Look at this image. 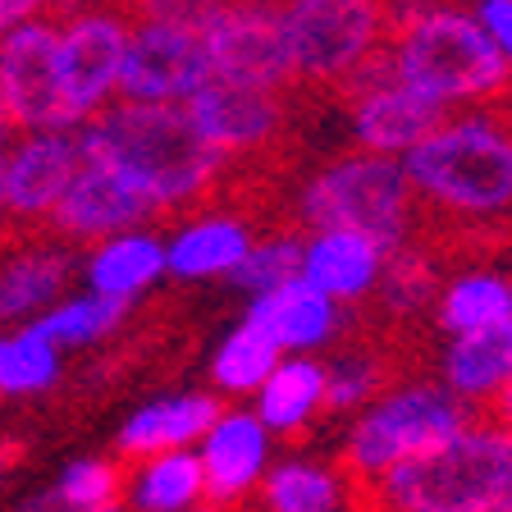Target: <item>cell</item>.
Instances as JSON below:
<instances>
[{
  "label": "cell",
  "mask_w": 512,
  "mask_h": 512,
  "mask_svg": "<svg viewBox=\"0 0 512 512\" xmlns=\"http://www.w3.org/2000/svg\"><path fill=\"white\" fill-rule=\"evenodd\" d=\"M78 147L87 165L119 174L133 192H142L151 211H179L206 197L229 160L211 151L183 106H138L115 101L78 128Z\"/></svg>",
  "instance_id": "obj_1"
},
{
  "label": "cell",
  "mask_w": 512,
  "mask_h": 512,
  "mask_svg": "<svg viewBox=\"0 0 512 512\" xmlns=\"http://www.w3.org/2000/svg\"><path fill=\"white\" fill-rule=\"evenodd\" d=\"M352 512H512V435L471 421L444 444L348 490Z\"/></svg>",
  "instance_id": "obj_2"
},
{
  "label": "cell",
  "mask_w": 512,
  "mask_h": 512,
  "mask_svg": "<svg viewBox=\"0 0 512 512\" xmlns=\"http://www.w3.org/2000/svg\"><path fill=\"white\" fill-rule=\"evenodd\" d=\"M384 55L394 83L439 110L490 101L512 87L503 55L480 32L471 10L458 5H389Z\"/></svg>",
  "instance_id": "obj_3"
},
{
  "label": "cell",
  "mask_w": 512,
  "mask_h": 512,
  "mask_svg": "<svg viewBox=\"0 0 512 512\" xmlns=\"http://www.w3.org/2000/svg\"><path fill=\"white\" fill-rule=\"evenodd\" d=\"M416 206L444 220H503L512 215V124L499 110L448 115L426 142L403 156Z\"/></svg>",
  "instance_id": "obj_4"
},
{
  "label": "cell",
  "mask_w": 512,
  "mask_h": 512,
  "mask_svg": "<svg viewBox=\"0 0 512 512\" xmlns=\"http://www.w3.org/2000/svg\"><path fill=\"white\" fill-rule=\"evenodd\" d=\"M416 197L403 174V160L348 151L330 160L298 197V220L311 234H357L371 238L384 256L412 247Z\"/></svg>",
  "instance_id": "obj_5"
},
{
  "label": "cell",
  "mask_w": 512,
  "mask_h": 512,
  "mask_svg": "<svg viewBox=\"0 0 512 512\" xmlns=\"http://www.w3.org/2000/svg\"><path fill=\"white\" fill-rule=\"evenodd\" d=\"M462 426H471V416L444 384H398L352 421L339 471L348 490H362L384 471H394L398 462L444 444Z\"/></svg>",
  "instance_id": "obj_6"
},
{
  "label": "cell",
  "mask_w": 512,
  "mask_h": 512,
  "mask_svg": "<svg viewBox=\"0 0 512 512\" xmlns=\"http://www.w3.org/2000/svg\"><path fill=\"white\" fill-rule=\"evenodd\" d=\"M211 83L197 5H142L128 10V51L119 101L138 106H188Z\"/></svg>",
  "instance_id": "obj_7"
},
{
  "label": "cell",
  "mask_w": 512,
  "mask_h": 512,
  "mask_svg": "<svg viewBox=\"0 0 512 512\" xmlns=\"http://www.w3.org/2000/svg\"><path fill=\"white\" fill-rule=\"evenodd\" d=\"M298 83L343 87L389 37V5L371 0H298L284 5Z\"/></svg>",
  "instance_id": "obj_8"
},
{
  "label": "cell",
  "mask_w": 512,
  "mask_h": 512,
  "mask_svg": "<svg viewBox=\"0 0 512 512\" xmlns=\"http://www.w3.org/2000/svg\"><path fill=\"white\" fill-rule=\"evenodd\" d=\"M124 51L128 10H55V87L74 128L119 101Z\"/></svg>",
  "instance_id": "obj_9"
},
{
  "label": "cell",
  "mask_w": 512,
  "mask_h": 512,
  "mask_svg": "<svg viewBox=\"0 0 512 512\" xmlns=\"http://www.w3.org/2000/svg\"><path fill=\"white\" fill-rule=\"evenodd\" d=\"M197 32H202L215 83L275 96L298 83L284 5H197Z\"/></svg>",
  "instance_id": "obj_10"
},
{
  "label": "cell",
  "mask_w": 512,
  "mask_h": 512,
  "mask_svg": "<svg viewBox=\"0 0 512 512\" xmlns=\"http://www.w3.org/2000/svg\"><path fill=\"white\" fill-rule=\"evenodd\" d=\"M0 128L14 138L74 128L55 87V10L0 37Z\"/></svg>",
  "instance_id": "obj_11"
},
{
  "label": "cell",
  "mask_w": 512,
  "mask_h": 512,
  "mask_svg": "<svg viewBox=\"0 0 512 512\" xmlns=\"http://www.w3.org/2000/svg\"><path fill=\"white\" fill-rule=\"evenodd\" d=\"M343 96L352 106V138L362 142V151H371V156L403 160L416 142H426L448 119V110L430 106V101H421V96H412L407 87L394 83L384 46L343 83Z\"/></svg>",
  "instance_id": "obj_12"
},
{
  "label": "cell",
  "mask_w": 512,
  "mask_h": 512,
  "mask_svg": "<svg viewBox=\"0 0 512 512\" xmlns=\"http://www.w3.org/2000/svg\"><path fill=\"white\" fill-rule=\"evenodd\" d=\"M83 170V147H78V128H51V133H23L5 151V220L46 224L64 192Z\"/></svg>",
  "instance_id": "obj_13"
},
{
  "label": "cell",
  "mask_w": 512,
  "mask_h": 512,
  "mask_svg": "<svg viewBox=\"0 0 512 512\" xmlns=\"http://www.w3.org/2000/svg\"><path fill=\"white\" fill-rule=\"evenodd\" d=\"M151 202L142 192H133L119 174L87 165L74 174L64 202L55 206V215L46 220V229L55 234V243H106L115 234H133L151 220Z\"/></svg>",
  "instance_id": "obj_14"
},
{
  "label": "cell",
  "mask_w": 512,
  "mask_h": 512,
  "mask_svg": "<svg viewBox=\"0 0 512 512\" xmlns=\"http://www.w3.org/2000/svg\"><path fill=\"white\" fill-rule=\"evenodd\" d=\"M183 110H188L197 138L211 151H220L224 160L261 151L284 128V101L275 92H252V87L215 83V78Z\"/></svg>",
  "instance_id": "obj_15"
},
{
  "label": "cell",
  "mask_w": 512,
  "mask_h": 512,
  "mask_svg": "<svg viewBox=\"0 0 512 512\" xmlns=\"http://www.w3.org/2000/svg\"><path fill=\"white\" fill-rule=\"evenodd\" d=\"M206 476V499L211 503H238L252 485L266 480V458H270V435L256 421V412H220L206 439L197 444Z\"/></svg>",
  "instance_id": "obj_16"
},
{
  "label": "cell",
  "mask_w": 512,
  "mask_h": 512,
  "mask_svg": "<svg viewBox=\"0 0 512 512\" xmlns=\"http://www.w3.org/2000/svg\"><path fill=\"white\" fill-rule=\"evenodd\" d=\"M74 275V256L64 252L55 238L19 247L14 256L0 261V325H32L37 316L64 298V284Z\"/></svg>",
  "instance_id": "obj_17"
},
{
  "label": "cell",
  "mask_w": 512,
  "mask_h": 512,
  "mask_svg": "<svg viewBox=\"0 0 512 512\" xmlns=\"http://www.w3.org/2000/svg\"><path fill=\"white\" fill-rule=\"evenodd\" d=\"M224 407L211 394H170L156 403L138 407L119 430V453L128 458H160V453H179V448L202 444L206 430L220 421Z\"/></svg>",
  "instance_id": "obj_18"
},
{
  "label": "cell",
  "mask_w": 512,
  "mask_h": 512,
  "mask_svg": "<svg viewBox=\"0 0 512 512\" xmlns=\"http://www.w3.org/2000/svg\"><path fill=\"white\" fill-rule=\"evenodd\" d=\"M384 261L389 256L371 243V238L357 234H311L302 243V275L298 284H307L311 293L339 302H357L366 298L384 275Z\"/></svg>",
  "instance_id": "obj_19"
},
{
  "label": "cell",
  "mask_w": 512,
  "mask_h": 512,
  "mask_svg": "<svg viewBox=\"0 0 512 512\" xmlns=\"http://www.w3.org/2000/svg\"><path fill=\"white\" fill-rule=\"evenodd\" d=\"M256 238L247 234V224L234 215H202V220L183 224L174 238H165V275L183 279V284H202V279H220L243 266V256L252 252Z\"/></svg>",
  "instance_id": "obj_20"
},
{
  "label": "cell",
  "mask_w": 512,
  "mask_h": 512,
  "mask_svg": "<svg viewBox=\"0 0 512 512\" xmlns=\"http://www.w3.org/2000/svg\"><path fill=\"white\" fill-rule=\"evenodd\" d=\"M243 320L256 325L279 352H307V348H320V343L334 339V330H339V307L293 279V284L275 288V293L252 298Z\"/></svg>",
  "instance_id": "obj_21"
},
{
  "label": "cell",
  "mask_w": 512,
  "mask_h": 512,
  "mask_svg": "<svg viewBox=\"0 0 512 512\" xmlns=\"http://www.w3.org/2000/svg\"><path fill=\"white\" fill-rule=\"evenodd\" d=\"M165 275V238H156L151 229H133V234H115L106 243H96L83 261L87 293L110 302L142 298L156 279Z\"/></svg>",
  "instance_id": "obj_22"
},
{
  "label": "cell",
  "mask_w": 512,
  "mask_h": 512,
  "mask_svg": "<svg viewBox=\"0 0 512 512\" xmlns=\"http://www.w3.org/2000/svg\"><path fill=\"white\" fill-rule=\"evenodd\" d=\"M512 380V320L494 330L453 339L444 352V384L458 403H490Z\"/></svg>",
  "instance_id": "obj_23"
},
{
  "label": "cell",
  "mask_w": 512,
  "mask_h": 512,
  "mask_svg": "<svg viewBox=\"0 0 512 512\" xmlns=\"http://www.w3.org/2000/svg\"><path fill=\"white\" fill-rule=\"evenodd\" d=\"M206 503V476L197 448L160 453V458L138 462L128 480V508L133 512H202Z\"/></svg>",
  "instance_id": "obj_24"
},
{
  "label": "cell",
  "mask_w": 512,
  "mask_h": 512,
  "mask_svg": "<svg viewBox=\"0 0 512 512\" xmlns=\"http://www.w3.org/2000/svg\"><path fill=\"white\" fill-rule=\"evenodd\" d=\"M325 407V366L311 357H288L275 366L261 394H256V421L266 426V435H298L311 416Z\"/></svg>",
  "instance_id": "obj_25"
},
{
  "label": "cell",
  "mask_w": 512,
  "mask_h": 512,
  "mask_svg": "<svg viewBox=\"0 0 512 512\" xmlns=\"http://www.w3.org/2000/svg\"><path fill=\"white\" fill-rule=\"evenodd\" d=\"M435 320L439 330L453 334V339H467V334L494 330V325H508L512 320V284L503 275H462L435 298Z\"/></svg>",
  "instance_id": "obj_26"
},
{
  "label": "cell",
  "mask_w": 512,
  "mask_h": 512,
  "mask_svg": "<svg viewBox=\"0 0 512 512\" xmlns=\"http://www.w3.org/2000/svg\"><path fill=\"white\" fill-rule=\"evenodd\" d=\"M266 512H343L348 508V480L320 462H279L261 480Z\"/></svg>",
  "instance_id": "obj_27"
},
{
  "label": "cell",
  "mask_w": 512,
  "mask_h": 512,
  "mask_svg": "<svg viewBox=\"0 0 512 512\" xmlns=\"http://www.w3.org/2000/svg\"><path fill=\"white\" fill-rule=\"evenodd\" d=\"M124 316H128V302H110V298H96V293H74V298H60L46 316L32 320V330L42 334L55 352H64V348H87V343L115 334Z\"/></svg>",
  "instance_id": "obj_28"
},
{
  "label": "cell",
  "mask_w": 512,
  "mask_h": 512,
  "mask_svg": "<svg viewBox=\"0 0 512 512\" xmlns=\"http://www.w3.org/2000/svg\"><path fill=\"white\" fill-rule=\"evenodd\" d=\"M284 362V352L256 330V325H238L224 334V343L215 348L211 362V380L220 384L224 394H261V384L275 375V366Z\"/></svg>",
  "instance_id": "obj_29"
},
{
  "label": "cell",
  "mask_w": 512,
  "mask_h": 512,
  "mask_svg": "<svg viewBox=\"0 0 512 512\" xmlns=\"http://www.w3.org/2000/svg\"><path fill=\"white\" fill-rule=\"evenodd\" d=\"M55 380H60V352L42 334L32 325L0 330V398L46 394Z\"/></svg>",
  "instance_id": "obj_30"
},
{
  "label": "cell",
  "mask_w": 512,
  "mask_h": 512,
  "mask_svg": "<svg viewBox=\"0 0 512 512\" xmlns=\"http://www.w3.org/2000/svg\"><path fill=\"white\" fill-rule=\"evenodd\" d=\"M302 243L298 234H275L252 243V252L243 256V266L234 270V284L243 288L247 298H261V293H275V288L293 284L302 275Z\"/></svg>",
  "instance_id": "obj_31"
},
{
  "label": "cell",
  "mask_w": 512,
  "mask_h": 512,
  "mask_svg": "<svg viewBox=\"0 0 512 512\" xmlns=\"http://www.w3.org/2000/svg\"><path fill=\"white\" fill-rule=\"evenodd\" d=\"M119 490H124V471L106 458H78L60 471L55 480V503L64 512H101V508H115Z\"/></svg>",
  "instance_id": "obj_32"
},
{
  "label": "cell",
  "mask_w": 512,
  "mask_h": 512,
  "mask_svg": "<svg viewBox=\"0 0 512 512\" xmlns=\"http://www.w3.org/2000/svg\"><path fill=\"white\" fill-rule=\"evenodd\" d=\"M375 288H380V302L394 311V316H412V311H421L426 302H435L439 275L426 261V252L403 247V252H394L389 261H384V275H380Z\"/></svg>",
  "instance_id": "obj_33"
},
{
  "label": "cell",
  "mask_w": 512,
  "mask_h": 512,
  "mask_svg": "<svg viewBox=\"0 0 512 512\" xmlns=\"http://www.w3.org/2000/svg\"><path fill=\"white\" fill-rule=\"evenodd\" d=\"M384 389V366L366 352H348L325 371V407L330 412H343V407L371 403V394Z\"/></svg>",
  "instance_id": "obj_34"
},
{
  "label": "cell",
  "mask_w": 512,
  "mask_h": 512,
  "mask_svg": "<svg viewBox=\"0 0 512 512\" xmlns=\"http://www.w3.org/2000/svg\"><path fill=\"white\" fill-rule=\"evenodd\" d=\"M471 19L480 23V32L490 37L494 51L512 69V0H480V5H471Z\"/></svg>",
  "instance_id": "obj_35"
},
{
  "label": "cell",
  "mask_w": 512,
  "mask_h": 512,
  "mask_svg": "<svg viewBox=\"0 0 512 512\" xmlns=\"http://www.w3.org/2000/svg\"><path fill=\"white\" fill-rule=\"evenodd\" d=\"M42 5H32V0H0V37L14 28H23L28 19H37Z\"/></svg>",
  "instance_id": "obj_36"
},
{
  "label": "cell",
  "mask_w": 512,
  "mask_h": 512,
  "mask_svg": "<svg viewBox=\"0 0 512 512\" xmlns=\"http://www.w3.org/2000/svg\"><path fill=\"white\" fill-rule=\"evenodd\" d=\"M485 421H490V426H499V430H508V435H512V380L503 384V389L490 398V403H485Z\"/></svg>",
  "instance_id": "obj_37"
},
{
  "label": "cell",
  "mask_w": 512,
  "mask_h": 512,
  "mask_svg": "<svg viewBox=\"0 0 512 512\" xmlns=\"http://www.w3.org/2000/svg\"><path fill=\"white\" fill-rule=\"evenodd\" d=\"M14 133L10 128H0V224H5V151H10Z\"/></svg>",
  "instance_id": "obj_38"
},
{
  "label": "cell",
  "mask_w": 512,
  "mask_h": 512,
  "mask_svg": "<svg viewBox=\"0 0 512 512\" xmlns=\"http://www.w3.org/2000/svg\"><path fill=\"white\" fill-rule=\"evenodd\" d=\"M10 462H14V448H5V444H0V480H5V471H10Z\"/></svg>",
  "instance_id": "obj_39"
},
{
  "label": "cell",
  "mask_w": 512,
  "mask_h": 512,
  "mask_svg": "<svg viewBox=\"0 0 512 512\" xmlns=\"http://www.w3.org/2000/svg\"><path fill=\"white\" fill-rule=\"evenodd\" d=\"M101 512H119V508H101Z\"/></svg>",
  "instance_id": "obj_40"
}]
</instances>
